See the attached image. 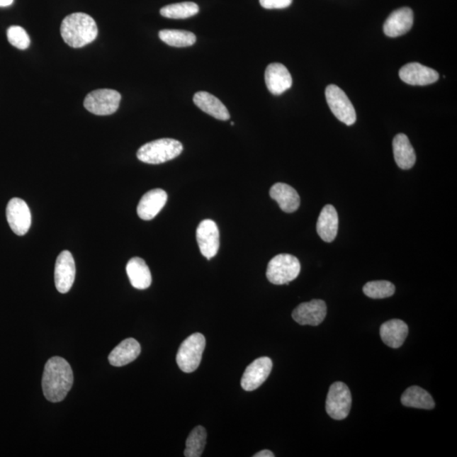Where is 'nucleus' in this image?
<instances>
[{
    "mask_svg": "<svg viewBox=\"0 0 457 457\" xmlns=\"http://www.w3.org/2000/svg\"><path fill=\"white\" fill-rule=\"evenodd\" d=\"M325 97L330 111L339 121L346 125L355 124L356 111L345 91L337 85H329L325 90Z\"/></svg>",
    "mask_w": 457,
    "mask_h": 457,
    "instance_id": "nucleus-8",
    "label": "nucleus"
},
{
    "mask_svg": "<svg viewBox=\"0 0 457 457\" xmlns=\"http://www.w3.org/2000/svg\"><path fill=\"white\" fill-rule=\"evenodd\" d=\"M183 151L179 141L171 138L158 139L146 143L137 151V159L143 163L159 164L176 159Z\"/></svg>",
    "mask_w": 457,
    "mask_h": 457,
    "instance_id": "nucleus-3",
    "label": "nucleus"
},
{
    "mask_svg": "<svg viewBox=\"0 0 457 457\" xmlns=\"http://www.w3.org/2000/svg\"><path fill=\"white\" fill-rule=\"evenodd\" d=\"M121 100L119 91L99 89L91 91L84 100V107L96 115H110L118 110Z\"/></svg>",
    "mask_w": 457,
    "mask_h": 457,
    "instance_id": "nucleus-7",
    "label": "nucleus"
},
{
    "mask_svg": "<svg viewBox=\"0 0 457 457\" xmlns=\"http://www.w3.org/2000/svg\"><path fill=\"white\" fill-rule=\"evenodd\" d=\"M395 287L393 283L386 281H370L363 286L364 294L373 299L390 298L395 294Z\"/></svg>",
    "mask_w": 457,
    "mask_h": 457,
    "instance_id": "nucleus-29",
    "label": "nucleus"
},
{
    "mask_svg": "<svg viewBox=\"0 0 457 457\" xmlns=\"http://www.w3.org/2000/svg\"><path fill=\"white\" fill-rule=\"evenodd\" d=\"M327 315V306L323 300L315 299L300 304L294 309L293 320L301 325H320Z\"/></svg>",
    "mask_w": 457,
    "mask_h": 457,
    "instance_id": "nucleus-13",
    "label": "nucleus"
},
{
    "mask_svg": "<svg viewBox=\"0 0 457 457\" xmlns=\"http://www.w3.org/2000/svg\"><path fill=\"white\" fill-rule=\"evenodd\" d=\"M273 368L271 359L263 356L256 359L246 368L244 372L241 385L246 391L255 390L266 381Z\"/></svg>",
    "mask_w": 457,
    "mask_h": 457,
    "instance_id": "nucleus-10",
    "label": "nucleus"
},
{
    "mask_svg": "<svg viewBox=\"0 0 457 457\" xmlns=\"http://www.w3.org/2000/svg\"><path fill=\"white\" fill-rule=\"evenodd\" d=\"M159 38L169 46L185 47L193 45L197 37L193 33L184 30H162L159 33Z\"/></svg>",
    "mask_w": 457,
    "mask_h": 457,
    "instance_id": "nucleus-26",
    "label": "nucleus"
},
{
    "mask_svg": "<svg viewBox=\"0 0 457 457\" xmlns=\"http://www.w3.org/2000/svg\"><path fill=\"white\" fill-rule=\"evenodd\" d=\"M271 198L276 200L278 206L286 213H294L300 207V199L298 191L293 187L285 183H276L269 191Z\"/></svg>",
    "mask_w": 457,
    "mask_h": 457,
    "instance_id": "nucleus-21",
    "label": "nucleus"
},
{
    "mask_svg": "<svg viewBox=\"0 0 457 457\" xmlns=\"http://www.w3.org/2000/svg\"><path fill=\"white\" fill-rule=\"evenodd\" d=\"M200 252L208 260L216 256L220 248V232L215 221L203 220L197 229Z\"/></svg>",
    "mask_w": 457,
    "mask_h": 457,
    "instance_id": "nucleus-12",
    "label": "nucleus"
},
{
    "mask_svg": "<svg viewBox=\"0 0 457 457\" xmlns=\"http://www.w3.org/2000/svg\"><path fill=\"white\" fill-rule=\"evenodd\" d=\"M140 354V344L133 338L125 339L111 352L108 362L115 367H122L133 362Z\"/></svg>",
    "mask_w": 457,
    "mask_h": 457,
    "instance_id": "nucleus-18",
    "label": "nucleus"
},
{
    "mask_svg": "<svg viewBox=\"0 0 457 457\" xmlns=\"http://www.w3.org/2000/svg\"><path fill=\"white\" fill-rule=\"evenodd\" d=\"M73 372L67 360L54 356L46 363L42 386L43 395L51 402H62L73 385Z\"/></svg>",
    "mask_w": 457,
    "mask_h": 457,
    "instance_id": "nucleus-1",
    "label": "nucleus"
},
{
    "mask_svg": "<svg viewBox=\"0 0 457 457\" xmlns=\"http://www.w3.org/2000/svg\"><path fill=\"white\" fill-rule=\"evenodd\" d=\"M98 33L97 24L93 17L85 13H74L65 17L60 27L63 40L75 49L94 42Z\"/></svg>",
    "mask_w": 457,
    "mask_h": 457,
    "instance_id": "nucleus-2",
    "label": "nucleus"
},
{
    "mask_svg": "<svg viewBox=\"0 0 457 457\" xmlns=\"http://www.w3.org/2000/svg\"><path fill=\"white\" fill-rule=\"evenodd\" d=\"M14 0H0V7H7L11 6Z\"/></svg>",
    "mask_w": 457,
    "mask_h": 457,
    "instance_id": "nucleus-33",
    "label": "nucleus"
},
{
    "mask_svg": "<svg viewBox=\"0 0 457 457\" xmlns=\"http://www.w3.org/2000/svg\"><path fill=\"white\" fill-rule=\"evenodd\" d=\"M393 152L396 164L402 169H410L416 163V154L406 135H396L393 140Z\"/></svg>",
    "mask_w": 457,
    "mask_h": 457,
    "instance_id": "nucleus-23",
    "label": "nucleus"
},
{
    "mask_svg": "<svg viewBox=\"0 0 457 457\" xmlns=\"http://www.w3.org/2000/svg\"><path fill=\"white\" fill-rule=\"evenodd\" d=\"M273 456L274 455L273 452L269 450H264L254 455V457H273Z\"/></svg>",
    "mask_w": 457,
    "mask_h": 457,
    "instance_id": "nucleus-32",
    "label": "nucleus"
},
{
    "mask_svg": "<svg viewBox=\"0 0 457 457\" xmlns=\"http://www.w3.org/2000/svg\"><path fill=\"white\" fill-rule=\"evenodd\" d=\"M351 394L342 382H335L330 386L326 399V412L334 420H343L349 415L351 407Z\"/></svg>",
    "mask_w": 457,
    "mask_h": 457,
    "instance_id": "nucleus-6",
    "label": "nucleus"
},
{
    "mask_svg": "<svg viewBox=\"0 0 457 457\" xmlns=\"http://www.w3.org/2000/svg\"><path fill=\"white\" fill-rule=\"evenodd\" d=\"M413 12L410 8L398 9L391 13L384 24L386 36L396 38L402 36L411 30L413 25Z\"/></svg>",
    "mask_w": 457,
    "mask_h": 457,
    "instance_id": "nucleus-16",
    "label": "nucleus"
},
{
    "mask_svg": "<svg viewBox=\"0 0 457 457\" xmlns=\"http://www.w3.org/2000/svg\"><path fill=\"white\" fill-rule=\"evenodd\" d=\"M301 271V264L295 256L278 254L268 264L266 276L273 285H288L295 280Z\"/></svg>",
    "mask_w": 457,
    "mask_h": 457,
    "instance_id": "nucleus-5",
    "label": "nucleus"
},
{
    "mask_svg": "<svg viewBox=\"0 0 457 457\" xmlns=\"http://www.w3.org/2000/svg\"><path fill=\"white\" fill-rule=\"evenodd\" d=\"M265 82L272 94L281 95L291 88L293 77L284 64L273 63L265 71Z\"/></svg>",
    "mask_w": 457,
    "mask_h": 457,
    "instance_id": "nucleus-15",
    "label": "nucleus"
},
{
    "mask_svg": "<svg viewBox=\"0 0 457 457\" xmlns=\"http://www.w3.org/2000/svg\"><path fill=\"white\" fill-rule=\"evenodd\" d=\"M339 217L334 207L328 204L324 207L317 222V232L325 242H332L337 236Z\"/></svg>",
    "mask_w": 457,
    "mask_h": 457,
    "instance_id": "nucleus-19",
    "label": "nucleus"
},
{
    "mask_svg": "<svg viewBox=\"0 0 457 457\" xmlns=\"http://www.w3.org/2000/svg\"><path fill=\"white\" fill-rule=\"evenodd\" d=\"M206 339L201 333H195L187 337L178 350L176 363L181 371L193 373L201 363Z\"/></svg>",
    "mask_w": 457,
    "mask_h": 457,
    "instance_id": "nucleus-4",
    "label": "nucleus"
},
{
    "mask_svg": "<svg viewBox=\"0 0 457 457\" xmlns=\"http://www.w3.org/2000/svg\"><path fill=\"white\" fill-rule=\"evenodd\" d=\"M400 79L412 86H427L439 80V74L434 69L419 63H409L400 69Z\"/></svg>",
    "mask_w": 457,
    "mask_h": 457,
    "instance_id": "nucleus-14",
    "label": "nucleus"
},
{
    "mask_svg": "<svg viewBox=\"0 0 457 457\" xmlns=\"http://www.w3.org/2000/svg\"><path fill=\"white\" fill-rule=\"evenodd\" d=\"M193 102L200 110L220 120H228L230 118L227 108L220 100L207 91H198L194 95Z\"/></svg>",
    "mask_w": 457,
    "mask_h": 457,
    "instance_id": "nucleus-20",
    "label": "nucleus"
},
{
    "mask_svg": "<svg viewBox=\"0 0 457 457\" xmlns=\"http://www.w3.org/2000/svg\"><path fill=\"white\" fill-rule=\"evenodd\" d=\"M261 6L267 10L273 9H285L289 7L293 0H259Z\"/></svg>",
    "mask_w": 457,
    "mask_h": 457,
    "instance_id": "nucleus-31",
    "label": "nucleus"
},
{
    "mask_svg": "<svg viewBox=\"0 0 457 457\" xmlns=\"http://www.w3.org/2000/svg\"><path fill=\"white\" fill-rule=\"evenodd\" d=\"M8 41L12 46L21 50L28 49L30 40L26 30L19 26H12L7 30Z\"/></svg>",
    "mask_w": 457,
    "mask_h": 457,
    "instance_id": "nucleus-30",
    "label": "nucleus"
},
{
    "mask_svg": "<svg viewBox=\"0 0 457 457\" xmlns=\"http://www.w3.org/2000/svg\"><path fill=\"white\" fill-rule=\"evenodd\" d=\"M76 277V265L69 251H63L56 260L55 281L56 289L60 293H67L72 289Z\"/></svg>",
    "mask_w": 457,
    "mask_h": 457,
    "instance_id": "nucleus-11",
    "label": "nucleus"
},
{
    "mask_svg": "<svg viewBox=\"0 0 457 457\" xmlns=\"http://www.w3.org/2000/svg\"><path fill=\"white\" fill-rule=\"evenodd\" d=\"M198 12L199 7L193 2L169 4L160 10L161 16L169 19H186L197 15Z\"/></svg>",
    "mask_w": 457,
    "mask_h": 457,
    "instance_id": "nucleus-28",
    "label": "nucleus"
},
{
    "mask_svg": "<svg viewBox=\"0 0 457 457\" xmlns=\"http://www.w3.org/2000/svg\"><path fill=\"white\" fill-rule=\"evenodd\" d=\"M168 195L162 189H154L143 195L137 206V215L143 220L154 219L167 204Z\"/></svg>",
    "mask_w": 457,
    "mask_h": 457,
    "instance_id": "nucleus-17",
    "label": "nucleus"
},
{
    "mask_svg": "<svg viewBox=\"0 0 457 457\" xmlns=\"http://www.w3.org/2000/svg\"><path fill=\"white\" fill-rule=\"evenodd\" d=\"M408 335V326L404 321L393 320L385 322L380 327V337L386 346L399 348Z\"/></svg>",
    "mask_w": 457,
    "mask_h": 457,
    "instance_id": "nucleus-22",
    "label": "nucleus"
},
{
    "mask_svg": "<svg viewBox=\"0 0 457 457\" xmlns=\"http://www.w3.org/2000/svg\"><path fill=\"white\" fill-rule=\"evenodd\" d=\"M126 273L134 288L145 290L152 284V276L145 261L140 258L130 259L126 265Z\"/></svg>",
    "mask_w": 457,
    "mask_h": 457,
    "instance_id": "nucleus-24",
    "label": "nucleus"
},
{
    "mask_svg": "<svg viewBox=\"0 0 457 457\" xmlns=\"http://www.w3.org/2000/svg\"><path fill=\"white\" fill-rule=\"evenodd\" d=\"M9 225L17 236H24L32 225V215L29 207L23 199L12 198L6 208Z\"/></svg>",
    "mask_w": 457,
    "mask_h": 457,
    "instance_id": "nucleus-9",
    "label": "nucleus"
},
{
    "mask_svg": "<svg viewBox=\"0 0 457 457\" xmlns=\"http://www.w3.org/2000/svg\"><path fill=\"white\" fill-rule=\"evenodd\" d=\"M402 403L405 407L431 410L435 403L432 396L419 386H411L402 395Z\"/></svg>",
    "mask_w": 457,
    "mask_h": 457,
    "instance_id": "nucleus-25",
    "label": "nucleus"
},
{
    "mask_svg": "<svg viewBox=\"0 0 457 457\" xmlns=\"http://www.w3.org/2000/svg\"><path fill=\"white\" fill-rule=\"evenodd\" d=\"M207 442V431L203 426L196 427L191 431L186 442V457H200L202 456Z\"/></svg>",
    "mask_w": 457,
    "mask_h": 457,
    "instance_id": "nucleus-27",
    "label": "nucleus"
}]
</instances>
